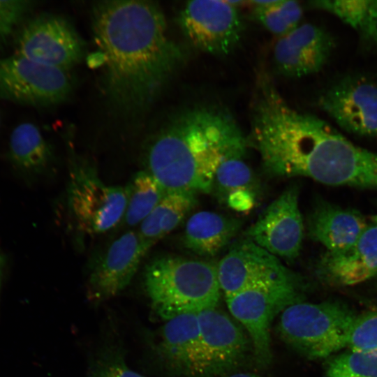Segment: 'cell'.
Here are the masks:
<instances>
[{
	"label": "cell",
	"instance_id": "obj_1",
	"mask_svg": "<svg viewBox=\"0 0 377 377\" xmlns=\"http://www.w3.org/2000/svg\"><path fill=\"white\" fill-rule=\"evenodd\" d=\"M92 26L109 101L126 115L147 111L182 59L162 9L148 1H98Z\"/></svg>",
	"mask_w": 377,
	"mask_h": 377
},
{
	"label": "cell",
	"instance_id": "obj_2",
	"mask_svg": "<svg viewBox=\"0 0 377 377\" xmlns=\"http://www.w3.org/2000/svg\"><path fill=\"white\" fill-rule=\"evenodd\" d=\"M250 140L271 176L377 189L376 152L353 144L317 117L295 110L279 95L256 109Z\"/></svg>",
	"mask_w": 377,
	"mask_h": 377
},
{
	"label": "cell",
	"instance_id": "obj_3",
	"mask_svg": "<svg viewBox=\"0 0 377 377\" xmlns=\"http://www.w3.org/2000/svg\"><path fill=\"white\" fill-rule=\"evenodd\" d=\"M230 116L209 105L194 106L176 115L150 142L145 170L166 193H209Z\"/></svg>",
	"mask_w": 377,
	"mask_h": 377
},
{
	"label": "cell",
	"instance_id": "obj_4",
	"mask_svg": "<svg viewBox=\"0 0 377 377\" xmlns=\"http://www.w3.org/2000/svg\"><path fill=\"white\" fill-rule=\"evenodd\" d=\"M144 282L154 310L165 321L216 307L221 291L217 264L170 256L151 260Z\"/></svg>",
	"mask_w": 377,
	"mask_h": 377
},
{
	"label": "cell",
	"instance_id": "obj_5",
	"mask_svg": "<svg viewBox=\"0 0 377 377\" xmlns=\"http://www.w3.org/2000/svg\"><path fill=\"white\" fill-rule=\"evenodd\" d=\"M357 315L341 302L302 301L281 313L278 332L285 343L304 357L326 358L347 347Z\"/></svg>",
	"mask_w": 377,
	"mask_h": 377
},
{
	"label": "cell",
	"instance_id": "obj_6",
	"mask_svg": "<svg viewBox=\"0 0 377 377\" xmlns=\"http://www.w3.org/2000/svg\"><path fill=\"white\" fill-rule=\"evenodd\" d=\"M304 283L294 274L242 290L226 298L228 308L247 331L254 358L261 367L272 359L270 327L279 313L288 306L302 302Z\"/></svg>",
	"mask_w": 377,
	"mask_h": 377
},
{
	"label": "cell",
	"instance_id": "obj_7",
	"mask_svg": "<svg viewBox=\"0 0 377 377\" xmlns=\"http://www.w3.org/2000/svg\"><path fill=\"white\" fill-rule=\"evenodd\" d=\"M72 89L68 71L45 66L26 57H0V98L44 106L64 101Z\"/></svg>",
	"mask_w": 377,
	"mask_h": 377
},
{
	"label": "cell",
	"instance_id": "obj_8",
	"mask_svg": "<svg viewBox=\"0 0 377 377\" xmlns=\"http://www.w3.org/2000/svg\"><path fill=\"white\" fill-rule=\"evenodd\" d=\"M127 187L105 184L91 170H75L69 189L71 211L80 230L96 235L114 227L124 216Z\"/></svg>",
	"mask_w": 377,
	"mask_h": 377
},
{
	"label": "cell",
	"instance_id": "obj_9",
	"mask_svg": "<svg viewBox=\"0 0 377 377\" xmlns=\"http://www.w3.org/2000/svg\"><path fill=\"white\" fill-rule=\"evenodd\" d=\"M182 30L195 48L215 55L233 50L240 40L243 24L237 8L226 1H191L179 17Z\"/></svg>",
	"mask_w": 377,
	"mask_h": 377
},
{
	"label": "cell",
	"instance_id": "obj_10",
	"mask_svg": "<svg viewBox=\"0 0 377 377\" xmlns=\"http://www.w3.org/2000/svg\"><path fill=\"white\" fill-rule=\"evenodd\" d=\"M16 54L35 62L68 71L83 54V44L71 24L55 15H43L28 22L16 40Z\"/></svg>",
	"mask_w": 377,
	"mask_h": 377
},
{
	"label": "cell",
	"instance_id": "obj_11",
	"mask_svg": "<svg viewBox=\"0 0 377 377\" xmlns=\"http://www.w3.org/2000/svg\"><path fill=\"white\" fill-rule=\"evenodd\" d=\"M298 198L296 186L286 189L247 230V239L277 258L290 261L296 259L304 237Z\"/></svg>",
	"mask_w": 377,
	"mask_h": 377
},
{
	"label": "cell",
	"instance_id": "obj_12",
	"mask_svg": "<svg viewBox=\"0 0 377 377\" xmlns=\"http://www.w3.org/2000/svg\"><path fill=\"white\" fill-rule=\"evenodd\" d=\"M249 143L230 117L222 133L221 155L212 190L221 201L238 211H247L255 201V179L246 161Z\"/></svg>",
	"mask_w": 377,
	"mask_h": 377
},
{
	"label": "cell",
	"instance_id": "obj_13",
	"mask_svg": "<svg viewBox=\"0 0 377 377\" xmlns=\"http://www.w3.org/2000/svg\"><path fill=\"white\" fill-rule=\"evenodd\" d=\"M221 290L228 298L246 289L295 274L279 258L249 239L233 244L217 264Z\"/></svg>",
	"mask_w": 377,
	"mask_h": 377
},
{
	"label": "cell",
	"instance_id": "obj_14",
	"mask_svg": "<svg viewBox=\"0 0 377 377\" xmlns=\"http://www.w3.org/2000/svg\"><path fill=\"white\" fill-rule=\"evenodd\" d=\"M321 108L346 131L377 135V84L363 79L344 78L323 94Z\"/></svg>",
	"mask_w": 377,
	"mask_h": 377
},
{
	"label": "cell",
	"instance_id": "obj_15",
	"mask_svg": "<svg viewBox=\"0 0 377 377\" xmlns=\"http://www.w3.org/2000/svg\"><path fill=\"white\" fill-rule=\"evenodd\" d=\"M197 314L205 377H215L232 371L247 353V337L240 327L216 307Z\"/></svg>",
	"mask_w": 377,
	"mask_h": 377
},
{
	"label": "cell",
	"instance_id": "obj_16",
	"mask_svg": "<svg viewBox=\"0 0 377 377\" xmlns=\"http://www.w3.org/2000/svg\"><path fill=\"white\" fill-rule=\"evenodd\" d=\"M334 47L332 37L311 24L298 25L279 37L274 47V61L282 75L300 77L318 72L325 66Z\"/></svg>",
	"mask_w": 377,
	"mask_h": 377
},
{
	"label": "cell",
	"instance_id": "obj_17",
	"mask_svg": "<svg viewBox=\"0 0 377 377\" xmlns=\"http://www.w3.org/2000/svg\"><path fill=\"white\" fill-rule=\"evenodd\" d=\"M149 251L138 232L128 231L114 241L90 274L88 288L93 298L114 297L131 282Z\"/></svg>",
	"mask_w": 377,
	"mask_h": 377
},
{
	"label": "cell",
	"instance_id": "obj_18",
	"mask_svg": "<svg viewBox=\"0 0 377 377\" xmlns=\"http://www.w3.org/2000/svg\"><path fill=\"white\" fill-rule=\"evenodd\" d=\"M316 272L325 283L342 286L377 276V226H368L346 250L324 253L316 263Z\"/></svg>",
	"mask_w": 377,
	"mask_h": 377
},
{
	"label": "cell",
	"instance_id": "obj_19",
	"mask_svg": "<svg viewBox=\"0 0 377 377\" xmlns=\"http://www.w3.org/2000/svg\"><path fill=\"white\" fill-rule=\"evenodd\" d=\"M159 351L173 370L191 377H205L200 325L197 313L180 314L165 320Z\"/></svg>",
	"mask_w": 377,
	"mask_h": 377
},
{
	"label": "cell",
	"instance_id": "obj_20",
	"mask_svg": "<svg viewBox=\"0 0 377 377\" xmlns=\"http://www.w3.org/2000/svg\"><path fill=\"white\" fill-rule=\"evenodd\" d=\"M368 227L355 210L320 201L307 219L309 236L327 251L339 252L353 246Z\"/></svg>",
	"mask_w": 377,
	"mask_h": 377
},
{
	"label": "cell",
	"instance_id": "obj_21",
	"mask_svg": "<svg viewBox=\"0 0 377 377\" xmlns=\"http://www.w3.org/2000/svg\"><path fill=\"white\" fill-rule=\"evenodd\" d=\"M241 222L216 212L193 214L186 225L183 242L193 253L207 257L216 255L235 236Z\"/></svg>",
	"mask_w": 377,
	"mask_h": 377
},
{
	"label": "cell",
	"instance_id": "obj_22",
	"mask_svg": "<svg viewBox=\"0 0 377 377\" xmlns=\"http://www.w3.org/2000/svg\"><path fill=\"white\" fill-rule=\"evenodd\" d=\"M195 194L168 192L140 223L138 235L149 251L156 242L172 231L196 203Z\"/></svg>",
	"mask_w": 377,
	"mask_h": 377
},
{
	"label": "cell",
	"instance_id": "obj_23",
	"mask_svg": "<svg viewBox=\"0 0 377 377\" xmlns=\"http://www.w3.org/2000/svg\"><path fill=\"white\" fill-rule=\"evenodd\" d=\"M51 150L38 128L24 122L11 132L8 158L12 165L24 175L41 172L51 158Z\"/></svg>",
	"mask_w": 377,
	"mask_h": 377
},
{
	"label": "cell",
	"instance_id": "obj_24",
	"mask_svg": "<svg viewBox=\"0 0 377 377\" xmlns=\"http://www.w3.org/2000/svg\"><path fill=\"white\" fill-rule=\"evenodd\" d=\"M312 6L336 15L366 42L377 44V0L315 1Z\"/></svg>",
	"mask_w": 377,
	"mask_h": 377
},
{
	"label": "cell",
	"instance_id": "obj_25",
	"mask_svg": "<svg viewBox=\"0 0 377 377\" xmlns=\"http://www.w3.org/2000/svg\"><path fill=\"white\" fill-rule=\"evenodd\" d=\"M126 187L128 200L124 217L130 226L141 223L166 194L146 170L137 172Z\"/></svg>",
	"mask_w": 377,
	"mask_h": 377
},
{
	"label": "cell",
	"instance_id": "obj_26",
	"mask_svg": "<svg viewBox=\"0 0 377 377\" xmlns=\"http://www.w3.org/2000/svg\"><path fill=\"white\" fill-rule=\"evenodd\" d=\"M325 377H377V349L348 350L334 356L327 362Z\"/></svg>",
	"mask_w": 377,
	"mask_h": 377
},
{
	"label": "cell",
	"instance_id": "obj_27",
	"mask_svg": "<svg viewBox=\"0 0 377 377\" xmlns=\"http://www.w3.org/2000/svg\"><path fill=\"white\" fill-rule=\"evenodd\" d=\"M256 18L271 33L281 37L299 24L302 9L296 1L275 0L265 8H253Z\"/></svg>",
	"mask_w": 377,
	"mask_h": 377
},
{
	"label": "cell",
	"instance_id": "obj_28",
	"mask_svg": "<svg viewBox=\"0 0 377 377\" xmlns=\"http://www.w3.org/2000/svg\"><path fill=\"white\" fill-rule=\"evenodd\" d=\"M347 347L353 351L377 349V307L357 315Z\"/></svg>",
	"mask_w": 377,
	"mask_h": 377
},
{
	"label": "cell",
	"instance_id": "obj_29",
	"mask_svg": "<svg viewBox=\"0 0 377 377\" xmlns=\"http://www.w3.org/2000/svg\"><path fill=\"white\" fill-rule=\"evenodd\" d=\"M32 6L31 1H0V45L8 39Z\"/></svg>",
	"mask_w": 377,
	"mask_h": 377
},
{
	"label": "cell",
	"instance_id": "obj_30",
	"mask_svg": "<svg viewBox=\"0 0 377 377\" xmlns=\"http://www.w3.org/2000/svg\"><path fill=\"white\" fill-rule=\"evenodd\" d=\"M91 377H145L131 369L119 358L101 364L94 371Z\"/></svg>",
	"mask_w": 377,
	"mask_h": 377
},
{
	"label": "cell",
	"instance_id": "obj_31",
	"mask_svg": "<svg viewBox=\"0 0 377 377\" xmlns=\"http://www.w3.org/2000/svg\"><path fill=\"white\" fill-rule=\"evenodd\" d=\"M228 377H263L254 373L251 372H235L231 374Z\"/></svg>",
	"mask_w": 377,
	"mask_h": 377
},
{
	"label": "cell",
	"instance_id": "obj_32",
	"mask_svg": "<svg viewBox=\"0 0 377 377\" xmlns=\"http://www.w3.org/2000/svg\"><path fill=\"white\" fill-rule=\"evenodd\" d=\"M4 265H5L4 257L2 255H0V289H1V281H2L3 270Z\"/></svg>",
	"mask_w": 377,
	"mask_h": 377
},
{
	"label": "cell",
	"instance_id": "obj_33",
	"mask_svg": "<svg viewBox=\"0 0 377 377\" xmlns=\"http://www.w3.org/2000/svg\"><path fill=\"white\" fill-rule=\"evenodd\" d=\"M372 221H374V223H375V225L377 226V214L372 216Z\"/></svg>",
	"mask_w": 377,
	"mask_h": 377
}]
</instances>
